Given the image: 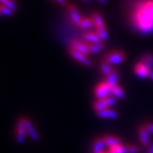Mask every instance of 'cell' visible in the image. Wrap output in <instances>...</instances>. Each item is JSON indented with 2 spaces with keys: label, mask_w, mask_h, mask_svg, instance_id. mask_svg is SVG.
I'll return each mask as SVG.
<instances>
[{
  "label": "cell",
  "mask_w": 153,
  "mask_h": 153,
  "mask_svg": "<svg viewBox=\"0 0 153 153\" xmlns=\"http://www.w3.org/2000/svg\"><path fill=\"white\" fill-rule=\"evenodd\" d=\"M111 94V87L107 82H100L94 88V95L97 99H105Z\"/></svg>",
  "instance_id": "cell-2"
},
{
  "label": "cell",
  "mask_w": 153,
  "mask_h": 153,
  "mask_svg": "<svg viewBox=\"0 0 153 153\" xmlns=\"http://www.w3.org/2000/svg\"><path fill=\"white\" fill-rule=\"evenodd\" d=\"M98 1L100 3H101V4H105L107 0H98Z\"/></svg>",
  "instance_id": "cell-33"
},
{
  "label": "cell",
  "mask_w": 153,
  "mask_h": 153,
  "mask_svg": "<svg viewBox=\"0 0 153 153\" xmlns=\"http://www.w3.org/2000/svg\"><path fill=\"white\" fill-rule=\"evenodd\" d=\"M109 153H111V152H109Z\"/></svg>",
  "instance_id": "cell-35"
},
{
  "label": "cell",
  "mask_w": 153,
  "mask_h": 153,
  "mask_svg": "<svg viewBox=\"0 0 153 153\" xmlns=\"http://www.w3.org/2000/svg\"><path fill=\"white\" fill-rule=\"evenodd\" d=\"M24 121H25V124H26L28 135L34 140H39V135H38L37 130L35 129L34 126L33 125L32 122L29 120V118H27V117H24Z\"/></svg>",
  "instance_id": "cell-11"
},
{
  "label": "cell",
  "mask_w": 153,
  "mask_h": 153,
  "mask_svg": "<svg viewBox=\"0 0 153 153\" xmlns=\"http://www.w3.org/2000/svg\"><path fill=\"white\" fill-rule=\"evenodd\" d=\"M94 108L97 111H103V110L109 108L108 105L106 103L105 99H97L94 102Z\"/></svg>",
  "instance_id": "cell-17"
},
{
  "label": "cell",
  "mask_w": 153,
  "mask_h": 153,
  "mask_svg": "<svg viewBox=\"0 0 153 153\" xmlns=\"http://www.w3.org/2000/svg\"><path fill=\"white\" fill-rule=\"evenodd\" d=\"M140 152V149L135 146H128V153H138Z\"/></svg>",
  "instance_id": "cell-28"
},
{
  "label": "cell",
  "mask_w": 153,
  "mask_h": 153,
  "mask_svg": "<svg viewBox=\"0 0 153 153\" xmlns=\"http://www.w3.org/2000/svg\"><path fill=\"white\" fill-rule=\"evenodd\" d=\"M109 152L111 153H128V146L126 145H118L113 147L109 148Z\"/></svg>",
  "instance_id": "cell-21"
},
{
  "label": "cell",
  "mask_w": 153,
  "mask_h": 153,
  "mask_svg": "<svg viewBox=\"0 0 153 153\" xmlns=\"http://www.w3.org/2000/svg\"><path fill=\"white\" fill-rule=\"evenodd\" d=\"M70 49L81 52L84 55L89 54V44L85 41L80 40H72L70 43Z\"/></svg>",
  "instance_id": "cell-6"
},
{
  "label": "cell",
  "mask_w": 153,
  "mask_h": 153,
  "mask_svg": "<svg viewBox=\"0 0 153 153\" xmlns=\"http://www.w3.org/2000/svg\"><path fill=\"white\" fill-rule=\"evenodd\" d=\"M92 18H93L94 22V28L105 27L104 20L99 13H94Z\"/></svg>",
  "instance_id": "cell-19"
},
{
  "label": "cell",
  "mask_w": 153,
  "mask_h": 153,
  "mask_svg": "<svg viewBox=\"0 0 153 153\" xmlns=\"http://www.w3.org/2000/svg\"><path fill=\"white\" fill-rule=\"evenodd\" d=\"M96 114L100 118H107V119H115L118 116L117 112L116 111L111 109V108H106V109L103 110V111H97Z\"/></svg>",
  "instance_id": "cell-12"
},
{
  "label": "cell",
  "mask_w": 153,
  "mask_h": 153,
  "mask_svg": "<svg viewBox=\"0 0 153 153\" xmlns=\"http://www.w3.org/2000/svg\"><path fill=\"white\" fill-rule=\"evenodd\" d=\"M95 32L98 33V35L100 36V38H101L102 41H105L108 38V33L106 27H99L95 28Z\"/></svg>",
  "instance_id": "cell-24"
},
{
  "label": "cell",
  "mask_w": 153,
  "mask_h": 153,
  "mask_svg": "<svg viewBox=\"0 0 153 153\" xmlns=\"http://www.w3.org/2000/svg\"><path fill=\"white\" fill-rule=\"evenodd\" d=\"M27 128H26V124H25V121H24V117L19 119L17 122V128H16V141L19 144H22L25 141V139L27 136Z\"/></svg>",
  "instance_id": "cell-4"
},
{
  "label": "cell",
  "mask_w": 153,
  "mask_h": 153,
  "mask_svg": "<svg viewBox=\"0 0 153 153\" xmlns=\"http://www.w3.org/2000/svg\"><path fill=\"white\" fill-rule=\"evenodd\" d=\"M78 27L81 28L82 30L88 31L90 28L94 27V22L92 17H82V21L79 23Z\"/></svg>",
  "instance_id": "cell-13"
},
{
  "label": "cell",
  "mask_w": 153,
  "mask_h": 153,
  "mask_svg": "<svg viewBox=\"0 0 153 153\" xmlns=\"http://www.w3.org/2000/svg\"><path fill=\"white\" fill-rule=\"evenodd\" d=\"M147 153H153V143H151L150 146H148Z\"/></svg>",
  "instance_id": "cell-31"
},
{
  "label": "cell",
  "mask_w": 153,
  "mask_h": 153,
  "mask_svg": "<svg viewBox=\"0 0 153 153\" xmlns=\"http://www.w3.org/2000/svg\"><path fill=\"white\" fill-rule=\"evenodd\" d=\"M103 140H104L105 143V146H108L109 148L113 147V146H118V145L122 144L119 138L112 136V135H105V136L103 137Z\"/></svg>",
  "instance_id": "cell-14"
},
{
  "label": "cell",
  "mask_w": 153,
  "mask_h": 153,
  "mask_svg": "<svg viewBox=\"0 0 153 153\" xmlns=\"http://www.w3.org/2000/svg\"><path fill=\"white\" fill-rule=\"evenodd\" d=\"M67 10H68L69 15H70V17H71V22H73L76 26L78 27V25L81 22L82 18L78 10L76 9V7L72 5V4H68L67 5Z\"/></svg>",
  "instance_id": "cell-8"
},
{
  "label": "cell",
  "mask_w": 153,
  "mask_h": 153,
  "mask_svg": "<svg viewBox=\"0 0 153 153\" xmlns=\"http://www.w3.org/2000/svg\"><path fill=\"white\" fill-rule=\"evenodd\" d=\"M125 54L122 51H113L105 56L104 60L111 65H119L125 60Z\"/></svg>",
  "instance_id": "cell-3"
},
{
  "label": "cell",
  "mask_w": 153,
  "mask_h": 153,
  "mask_svg": "<svg viewBox=\"0 0 153 153\" xmlns=\"http://www.w3.org/2000/svg\"><path fill=\"white\" fill-rule=\"evenodd\" d=\"M83 1H84V2H88L89 0H83Z\"/></svg>",
  "instance_id": "cell-34"
},
{
  "label": "cell",
  "mask_w": 153,
  "mask_h": 153,
  "mask_svg": "<svg viewBox=\"0 0 153 153\" xmlns=\"http://www.w3.org/2000/svg\"><path fill=\"white\" fill-rule=\"evenodd\" d=\"M144 126H145V128L147 129L148 132H149L150 134H153V123L148 122V123H146L144 124Z\"/></svg>",
  "instance_id": "cell-29"
},
{
  "label": "cell",
  "mask_w": 153,
  "mask_h": 153,
  "mask_svg": "<svg viewBox=\"0 0 153 153\" xmlns=\"http://www.w3.org/2000/svg\"><path fill=\"white\" fill-rule=\"evenodd\" d=\"M68 51H69V54H70L71 57L75 60L78 61L79 63H81V64L86 66H92V62H91V60L88 58L87 55H84V54H82L81 52H78V51L70 49V48L68 49Z\"/></svg>",
  "instance_id": "cell-5"
},
{
  "label": "cell",
  "mask_w": 153,
  "mask_h": 153,
  "mask_svg": "<svg viewBox=\"0 0 153 153\" xmlns=\"http://www.w3.org/2000/svg\"><path fill=\"white\" fill-rule=\"evenodd\" d=\"M0 12L3 16H10L13 15L14 13V10H11L10 8L7 7L5 5H3L1 4V7H0Z\"/></svg>",
  "instance_id": "cell-25"
},
{
  "label": "cell",
  "mask_w": 153,
  "mask_h": 153,
  "mask_svg": "<svg viewBox=\"0 0 153 153\" xmlns=\"http://www.w3.org/2000/svg\"><path fill=\"white\" fill-rule=\"evenodd\" d=\"M131 22L138 32L149 34L153 32V0H139L131 13Z\"/></svg>",
  "instance_id": "cell-1"
},
{
  "label": "cell",
  "mask_w": 153,
  "mask_h": 153,
  "mask_svg": "<svg viewBox=\"0 0 153 153\" xmlns=\"http://www.w3.org/2000/svg\"><path fill=\"white\" fill-rule=\"evenodd\" d=\"M148 78H150L151 80L153 81V69H151L149 71V75H148Z\"/></svg>",
  "instance_id": "cell-32"
},
{
  "label": "cell",
  "mask_w": 153,
  "mask_h": 153,
  "mask_svg": "<svg viewBox=\"0 0 153 153\" xmlns=\"http://www.w3.org/2000/svg\"><path fill=\"white\" fill-rule=\"evenodd\" d=\"M142 63H144L146 66L150 69H153V55L150 54H146L142 57L140 60Z\"/></svg>",
  "instance_id": "cell-22"
},
{
  "label": "cell",
  "mask_w": 153,
  "mask_h": 153,
  "mask_svg": "<svg viewBox=\"0 0 153 153\" xmlns=\"http://www.w3.org/2000/svg\"><path fill=\"white\" fill-rule=\"evenodd\" d=\"M0 1H1V4L7 6L13 10H16V4L13 0H0Z\"/></svg>",
  "instance_id": "cell-26"
},
{
  "label": "cell",
  "mask_w": 153,
  "mask_h": 153,
  "mask_svg": "<svg viewBox=\"0 0 153 153\" xmlns=\"http://www.w3.org/2000/svg\"><path fill=\"white\" fill-rule=\"evenodd\" d=\"M100 68H101V71H102V72H103V74H104V76L105 77L108 76L111 71H113V69L111 68V65L109 64L108 62H106L105 60H104L101 63Z\"/></svg>",
  "instance_id": "cell-23"
},
{
  "label": "cell",
  "mask_w": 153,
  "mask_h": 153,
  "mask_svg": "<svg viewBox=\"0 0 153 153\" xmlns=\"http://www.w3.org/2000/svg\"><path fill=\"white\" fill-rule=\"evenodd\" d=\"M55 2H56L58 4H60L61 6H67L68 4H67V0H54Z\"/></svg>",
  "instance_id": "cell-30"
},
{
  "label": "cell",
  "mask_w": 153,
  "mask_h": 153,
  "mask_svg": "<svg viewBox=\"0 0 153 153\" xmlns=\"http://www.w3.org/2000/svg\"><path fill=\"white\" fill-rule=\"evenodd\" d=\"M82 38L84 39L85 42L88 44H95V43H100L103 42L101 38H100L98 33L95 31H85L82 34Z\"/></svg>",
  "instance_id": "cell-7"
},
{
  "label": "cell",
  "mask_w": 153,
  "mask_h": 153,
  "mask_svg": "<svg viewBox=\"0 0 153 153\" xmlns=\"http://www.w3.org/2000/svg\"><path fill=\"white\" fill-rule=\"evenodd\" d=\"M105 146V143L103 138L97 139L95 140L93 143L92 146V152L93 153H101L103 152V149Z\"/></svg>",
  "instance_id": "cell-15"
},
{
  "label": "cell",
  "mask_w": 153,
  "mask_h": 153,
  "mask_svg": "<svg viewBox=\"0 0 153 153\" xmlns=\"http://www.w3.org/2000/svg\"><path fill=\"white\" fill-rule=\"evenodd\" d=\"M105 100H106V103L108 105V107H111L117 103V98L113 95L108 96L107 98H105Z\"/></svg>",
  "instance_id": "cell-27"
},
{
  "label": "cell",
  "mask_w": 153,
  "mask_h": 153,
  "mask_svg": "<svg viewBox=\"0 0 153 153\" xmlns=\"http://www.w3.org/2000/svg\"><path fill=\"white\" fill-rule=\"evenodd\" d=\"M88 44H89V54H97L104 49L105 47V44L102 42Z\"/></svg>",
  "instance_id": "cell-20"
},
{
  "label": "cell",
  "mask_w": 153,
  "mask_h": 153,
  "mask_svg": "<svg viewBox=\"0 0 153 153\" xmlns=\"http://www.w3.org/2000/svg\"><path fill=\"white\" fill-rule=\"evenodd\" d=\"M111 95L115 96L117 99H123L125 96V93L123 89L117 84L114 87L111 88Z\"/></svg>",
  "instance_id": "cell-18"
},
{
  "label": "cell",
  "mask_w": 153,
  "mask_h": 153,
  "mask_svg": "<svg viewBox=\"0 0 153 153\" xmlns=\"http://www.w3.org/2000/svg\"><path fill=\"white\" fill-rule=\"evenodd\" d=\"M117 80H118V72L116 70H113L110 73L108 76H106L105 82L109 84L111 87H114L115 85L117 84Z\"/></svg>",
  "instance_id": "cell-16"
},
{
  "label": "cell",
  "mask_w": 153,
  "mask_h": 153,
  "mask_svg": "<svg viewBox=\"0 0 153 153\" xmlns=\"http://www.w3.org/2000/svg\"><path fill=\"white\" fill-rule=\"evenodd\" d=\"M139 137L140 140L143 146L148 147L151 144V140H150V133L145 128V126H140L139 128Z\"/></svg>",
  "instance_id": "cell-9"
},
{
  "label": "cell",
  "mask_w": 153,
  "mask_h": 153,
  "mask_svg": "<svg viewBox=\"0 0 153 153\" xmlns=\"http://www.w3.org/2000/svg\"><path fill=\"white\" fill-rule=\"evenodd\" d=\"M150 68H148L147 66H146L144 63L141 61L138 62L136 65L134 66V72L139 76L140 78H146L148 77L149 75V71H150Z\"/></svg>",
  "instance_id": "cell-10"
}]
</instances>
